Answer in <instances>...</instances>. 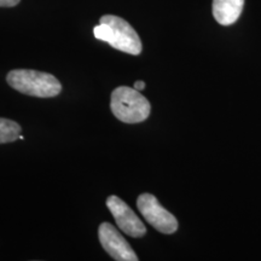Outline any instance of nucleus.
I'll use <instances>...</instances> for the list:
<instances>
[{
	"label": "nucleus",
	"instance_id": "f257e3e1",
	"mask_svg": "<svg viewBox=\"0 0 261 261\" xmlns=\"http://www.w3.org/2000/svg\"><path fill=\"white\" fill-rule=\"evenodd\" d=\"M93 35L98 40L106 41L110 46L125 54L138 56L143 45L139 35L128 22L114 15H104L99 24L93 28Z\"/></svg>",
	"mask_w": 261,
	"mask_h": 261
},
{
	"label": "nucleus",
	"instance_id": "f03ea898",
	"mask_svg": "<svg viewBox=\"0 0 261 261\" xmlns=\"http://www.w3.org/2000/svg\"><path fill=\"white\" fill-rule=\"evenodd\" d=\"M6 81L17 92L32 97L52 98L58 96L62 91V85L57 77L37 70H11L6 76Z\"/></svg>",
	"mask_w": 261,
	"mask_h": 261
},
{
	"label": "nucleus",
	"instance_id": "7ed1b4c3",
	"mask_svg": "<svg viewBox=\"0 0 261 261\" xmlns=\"http://www.w3.org/2000/svg\"><path fill=\"white\" fill-rule=\"evenodd\" d=\"M110 109L116 119L125 123L145 121L151 112V106L140 91L120 86L112 92Z\"/></svg>",
	"mask_w": 261,
	"mask_h": 261
},
{
	"label": "nucleus",
	"instance_id": "20e7f679",
	"mask_svg": "<svg viewBox=\"0 0 261 261\" xmlns=\"http://www.w3.org/2000/svg\"><path fill=\"white\" fill-rule=\"evenodd\" d=\"M137 208L144 219L161 233L172 234L178 230V221L174 215L166 211L154 195H140L137 200Z\"/></svg>",
	"mask_w": 261,
	"mask_h": 261
},
{
	"label": "nucleus",
	"instance_id": "39448f33",
	"mask_svg": "<svg viewBox=\"0 0 261 261\" xmlns=\"http://www.w3.org/2000/svg\"><path fill=\"white\" fill-rule=\"evenodd\" d=\"M107 207L113 214L116 225L128 236L133 238L143 237L146 233L145 225L142 223L138 215L132 211V208L117 196H109L107 198Z\"/></svg>",
	"mask_w": 261,
	"mask_h": 261
},
{
	"label": "nucleus",
	"instance_id": "423d86ee",
	"mask_svg": "<svg viewBox=\"0 0 261 261\" xmlns=\"http://www.w3.org/2000/svg\"><path fill=\"white\" fill-rule=\"evenodd\" d=\"M98 237L103 249L117 261H137L138 256L122 234L110 223H102L98 228Z\"/></svg>",
	"mask_w": 261,
	"mask_h": 261
},
{
	"label": "nucleus",
	"instance_id": "0eeeda50",
	"mask_svg": "<svg viewBox=\"0 0 261 261\" xmlns=\"http://www.w3.org/2000/svg\"><path fill=\"white\" fill-rule=\"evenodd\" d=\"M244 0H213V16L221 25H230L240 18Z\"/></svg>",
	"mask_w": 261,
	"mask_h": 261
},
{
	"label": "nucleus",
	"instance_id": "6e6552de",
	"mask_svg": "<svg viewBox=\"0 0 261 261\" xmlns=\"http://www.w3.org/2000/svg\"><path fill=\"white\" fill-rule=\"evenodd\" d=\"M21 126L14 120L0 117V144L12 143L21 136Z\"/></svg>",
	"mask_w": 261,
	"mask_h": 261
},
{
	"label": "nucleus",
	"instance_id": "1a4fd4ad",
	"mask_svg": "<svg viewBox=\"0 0 261 261\" xmlns=\"http://www.w3.org/2000/svg\"><path fill=\"white\" fill-rule=\"evenodd\" d=\"M21 0H0V8H14Z\"/></svg>",
	"mask_w": 261,
	"mask_h": 261
},
{
	"label": "nucleus",
	"instance_id": "9d476101",
	"mask_svg": "<svg viewBox=\"0 0 261 261\" xmlns=\"http://www.w3.org/2000/svg\"><path fill=\"white\" fill-rule=\"evenodd\" d=\"M133 89H136L137 91H143L145 89V83L144 81H136L135 87H133Z\"/></svg>",
	"mask_w": 261,
	"mask_h": 261
}]
</instances>
